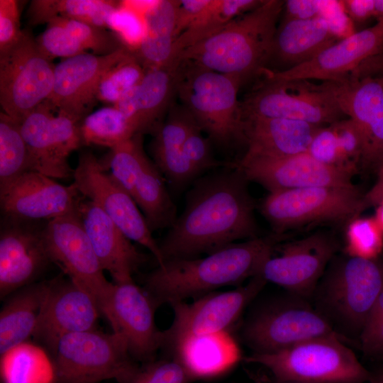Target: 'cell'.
I'll return each mask as SVG.
<instances>
[{
    "instance_id": "obj_1",
    "label": "cell",
    "mask_w": 383,
    "mask_h": 383,
    "mask_svg": "<svg viewBox=\"0 0 383 383\" xmlns=\"http://www.w3.org/2000/svg\"><path fill=\"white\" fill-rule=\"evenodd\" d=\"M248 182L232 162L195 180L184 211L159 243L164 262L199 257L260 237Z\"/></svg>"
},
{
    "instance_id": "obj_2",
    "label": "cell",
    "mask_w": 383,
    "mask_h": 383,
    "mask_svg": "<svg viewBox=\"0 0 383 383\" xmlns=\"http://www.w3.org/2000/svg\"><path fill=\"white\" fill-rule=\"evenodd\" d=\"M284 236L273 233L234 243L204 257L165 260L146 274L143 288L158 308L239 285L260 274Z\"/></svg>"
},
{
    "instance_id": "obj_3",
    "label": "cell",
    "mask_w": 383,
    "mask_h": 383,
    "mask_svg": "<svg viewBox=\"0 0 383 383\" xmlns=\"http://www.w3.org/2000/svg\"><path fill=\"white\" fill-rule=\"evenodd\" d=\"M284 1L263 0L216 33L182 51L177 59L243 82L261 74L270 60Z\"/></svg>"
},
{
    "instance_id": "obj_4",
    "label": "cell",
    "mask_w": 383,
    "mask_h": 383,
    "mask_svg": "<svg viewBox=\"0 0 383 383\" xmlns=\"http://www.w3.org/2000/svg\"><path fill=\"white\" fill-rule=\"evenodd\" d=\"M243 82L182 62L176 92L211 142L223 148L245 145L243 120L238 93Z\"/></svg>"
},
{
    "instance_id": "obj_5",
    "label": "cell",
    "mask_w": 383,
    "mask_h": 383,
    "mask_svg": "<svg viewBox=\"0 0 383 383\" xmlns=\"http://www.w3.org/2000/svg\"><path fill=\"white\" fill-rule=\"evenodd\" d=\"M247 363L267 369L276 383H365L370 372L345 340L333 337L304 341L272 353H252Z\"/></svg>"
},
{
    "instance_id": "obj_6",
    "label": "cell",
    "mask_w": 383,
    "mask_h": 383,
    "mask_svg": "<svg viewBox=\"0 0 383 383\" xmlns=\"http://www.w3.org/2000/svg\"><path fill=\"white\" fill-rule=\"evenodd\" d=\"M50 357L55 383H123L139 366L121 335L96 329L62 337Z\"/></svg>"
},
{
    "instance_id": "obj_7",
    "label": "cell",
    "mask_w": 383,
    "mask_h": 383,
    "mask_svg": "<svg viewBox=\"0 0 383 383\" xmlns=\"http://www.w3.org/2000/svg\"><path fill=\"white\" fill-rule=\"evenodd\" d=\"M368 207L353 187H313L270 193L260 204L273 233L320 223L348 225Z\"/></svg>"
},
{
    "instance_id": "obj_8",
    "label": "cell",
    "mask_w": 383,
    "mask_h": 383,
    "mask_svg": "<svg viewBox=\"0 0 383 383\" xmlns=\"http://www.w3.org/2000/svg\"><path fill=\"white\" fill-rule=\"evenodd\" d=\"M304 300L296 295L277 299L250 313L243 324L241 335L252 353H275L318 338L348 340L322 313Z\"/></svg>"
},
{
    "instance_id": "obj_9",
    "label": "cell",
    "mask_w": 383,
    "mask_h": 383,
    "mask_svg": "<svg viewBox=\"0 0 383 383\" xmlns=\"http://www.w3.org/2000/svg\"><path fill=\"white\" fill-rule=\"evenodd\" d=\"M243 119L275 118L325 126L344 119L332 82L265 79L240 102Z\"/></svg>"
},
{
    "instance_id": "obj_10",
    "label": "cell",
    "mask_w": 383,
    "mask_h": 383,
    "mask_svg": "<svg viewBox=\"0 0 383 383\" xmlns=\"http://www.w3.org/2000/svg\"><path fill=\"white\" fill-rule=\"evenodd\" d=\"M383 289V266L374 259L348 256L333 265L320 286L322 313L350 332L360 334Z\"/></svg>"
},
{
    "instance_id": "obj_11",
    "label": "cell",
    "mask_w": 383,
    "mask_h": 383,
    "mask_svg": "<svg viewBox=\"0 0 383 383\" xmlns=\"http://www.w3.org/2000/svg\"><path fill=\"white\" fill-rule=\"evenodd\" d=\"M55 67L40 50L30 31L0 53V104L3 111L21 122L48 99L52 91Z\"/></svg>"
},
{
    "instance_id": "obj_12",
    "label": "cell",
    "mask_w": 383,
    "mask_h": 383,
    "mask_svg": "<svg viewBox=\"0 0 383 383\" xmlns=\"http://www.w3.org/2000/svg\"><path fill=\"white\" fill-rule=\"evenodd\" d=\"M73 177L84 198L98 205L128 239L147 248L157 265L164 262L159 243L138 206L92 153L80 155Z\"/></svg>"
},
{
    "instance_id": "obj_13",
    "label": "cell",
    "mask_w": 383,
    "mask_h": 383,
    "mask_svg": "<svg viewBox=\"0 0 383 383\" xmlns=\"http://www.w3.org/2000/svg\"><path fill=\"white\" fill-rule=\"evenodd\" d=\"M43 235L51 262L91 294L102 313L113 283L104 276L78 211L48 221Z\"/></svg>"
},
{
    "instance_id": "obj_14",
    "label": "cell",
    "mask_w": 383,
    "mask_h": 383,
    "mask_svg": "<svg viewBox=\"0 0 383 383\" xmlns=\"http://www.w3.org/2000/svg\"><path fill=\"white\" fill-rule=\"evenodd\" d=\"M266 283L257 275L245 285L233 290L215 291L192 303L182 301L170 304L174 318L169 328L163 331L162 349L184 336L229 331Z\"/></svg>"
},
{
    "instance_id": "obj_15",
    "label": "cell",
    "mask_w": 383,
    "mask_h": 383,
    "mask_svg": "<svg viewBox=\"0 0 383 383\" xmlns=\"http://www.w3.org/2000/svg\"><path fill=\"white\" fill-rule=\"evenodd\" d=\"M157 306L143 287L133 280L114 283L101 314L113 332L122 336L129 353L136 362L155 360L164 344L163 331L155 322Z\"/></svg>"
},
{
    "instance_id": "obj_16",
    "label": "cell",
    "mask_w": 383,
    "mask_h": 383,
    "mask_svg": "<svg viewBox=\"0 0 383 383\" xmlns=\"http://www.w3.org/2000/svg\"><path fill=\"white\" fill-rule=\"evenodd\" d=\"M338 250L333 236L316 232L309 236L278 244L265 262L260 274L292 294L306 298L317 288L323 272Z\"/></svg>"
},
{
    "instance_id": "obj_17",
    "label": "cell",
    "mask_w": 383,
    "mask_h": 383,
    "mask_svg": "<svg viewBox=\"0 0 383 383\" xmlns=\"http://www.w3.org/2000/svg\"><path fill=\"white\" fill-rule=\"evenodd\" d=\"M383 52V21L344 37L310 61L284 71L263 72L270 81L293 79L340 82L365 62Z\"/></svg>"
},
{
    "instance_id": "obj_18",
    "label": "cell",
    "mask_w": 383,
    "mask_h": 383,
    "mask_svg": "<svg viewBox=\"0 0 383 383\" xmlns=\"http://www.w3.org/2000/svg\"><path fill=\"white\" fill-rule=\"evenodd\" d=\"M82 195L44 174L28 171L0 188L1 209L16 221L48 220L77 212Z\"/></svg>"
},
{
    "instance_id": "obj_19",
    "label": "cell",
    "mask_w": 383,
    "mask_h": 383,
    "mask_svg": "<svg viewBox=\"0 0 383 383\" xmlns=\"http://www.w3.org/2000/svg\"><path fill=\"white\" fill-rule=\"evenodd\" d=\"M132 52L123 46L109 55L84 52L65 58L55 67L52 91L48 100L57 111L82 121L97 100L96 90L104 74Z\"/></svg>"
},
{
    "instance_id": "obj_20",
    "label": "cell",
    "mask_w": 383,
    "mask_h": 383,
    "mask_svg": "<svg viewBox=\"0 0 383 383\" xmlns=\"http://www.w3.org/2000/svg\"><path fill=\"white\" fill-rule=\"evenodd\" d=\"M100 313L87 289L70 278L53 279L33 337L51 355L62 337L96 329Z\"/></svg>"
},
{
    "instance_id": "obj_21",
    "label": "cell",
    "mask_w": 383,
    "mask_h": 383,
    "mask_svg": "<svg viewBox=\"0 0 383 383\" xmlns=\"http://www.w3.org/2000/svg\"><path fill=\"white\" fill-rule=\"evenodd\" d=\"M233 165L243 171L249 182L260 184L270 193L313 187H355L353 173L322 164L308 152L237 161Z\"/></svg>"
},
{
    "instance_id": "obj_22",
    "label": "cell",
    "mask_w": 383,
    "mask_h": 383,
    "mask_svg": "<svg viewBox=\"0 0 383 383\" xmlns=\"http://www.w3.org/2000/svg\"><path fill=\"white\" fill-rule=\"evenodd\" d=\"M10 221L0 234L1 299L35 282L52 262L44 242L43 229L26 226L21 221Z\"/></svg>"
},
{
    "instance_id": "obj_23",
    "label": "cell",
    "mask_w": 383,
    "mask_h": 383,
    "mask_svg": "<svg viewBox=\"0 0 383 383\" xmlns=\"http://www.w3.org/2000/svg\"><path fill=\"white\" fill-rule=\"evenodd\" d=\"M77 211L103 270L114 283L133 280V274L148 260L147 256L91 200L83 196Z\"/></svg>"
},
{
    "instance_id": "obj_24",
    "label": "cell",
    "mask_w": 383,
    "mask_h": 383,
    "mask_svg": "<svg viewBox=\"0 0 383 383\" xmlns=\"http://www.w3.org/2000/svg\"><path fill=\"white\" fill-rule=\"evenodd\" d=\"M243 120L246 151L238 161L280 158L307 152L314 135L323 126L286 118H245Z\"/></svg>"
},
{
    "instance_id": "obj_25",
    "label": "cell",
    "mask_w": 383,
    "mask_h": 383,
    "mask_svg": "<svg viewBox=\"0 0 383 383\" xmlns=\"http://www.w3.org/2000/svg\"><path fill=\"white\" fill-rule=\"evenodd\" d=\"M164 349L184 367L194 381L221 376L243 359L229 331L184 336Z\"/></svg>"
},
{
    "instance_id": "obj_26",
    "label": "cell",
    "mask_w": 383,
    "mask_h": 383,
    "mask_svg": "<svg viewBox=\"0 0 383 383\" xmlns=\"http://www.w3.org/2000/svg\"><path fill=\"white\" fill-rule=\"evenodd\" d=\"M340 39L323 16L282 20L274 35L270 60L284 66L282 71L289 70L310 61Z\"/></svg>"
},
{
    "instance_id": "obj_27",
    "label": "cell",
    "mask_w": 383,
    "mask_h": 383,
    "mask_svg": "<svg viewBox=\"0 0 383 383\" xmlns=\"http://www.w3.org/2000/svg\"><path fill=\"white\" fill-rule=\"evenodd\" d=\"M50 280L33 282L11 294L0 312V355L33 335Z\"/></svg>"
},
{
    "instance_id": "obj_28",
    "label": "cell",
    "mask_w": 383,
    "mask_h": 383,
    "mask_svg": "<svg viewBox=\"0 0 383 383\" xmlns=\"http://www.w3.org/2000/svg\"><path fill=\"white\" fill-rule=\"evenodd\" d=\"M182 62L176 59L168 65L145 70L140 82L134 88L135 125L138 134L153 133L176 92L177 75Z\"/></svg>"
},
{
    "instance_id": "obj_29",
    "label": "cell",
    "mask_w": 383,
    "mask_h": 383,
    "mask_svg": "<svg viewBox=\"0 0 383 383\" xmlns=\"http://www.w3.org/2000/svg\"><path fill=\"white\" fill-rule=\"evenodd\" d=\"M179 0L155 1L144 13V33L134 52L145 70L168 65L173 48Z\"/></svg>"
},
{
    "instance_id": "obj_30",
    "label": "cell",
    "mask_w": 383,
    "mask_h": 383,
    "mask_svg": "<svg viewBox=\"0 0 383 383\" xmlns=\"http://www.w3.org/2000/svg\"><path fill=\"white\" fill-rule=\"evenodd\" d=\"M332 82L340 107L362 137L383 100V73L360 67L348 79Z\"/></svg>"
},
{
    "instance_id": "obj_31",
    "label": "cell",
    "mask_w": 383,
    "mask_h": 383,
    "mask_svg": "<svg viewBox=\"0 0 383 383\" xmlns=\"http://www.w3.org/2000/svg\"><path fill=\"white\" fill-rule=\"evenodd\" d=\"M55 109L47 99L31 111L19 125L30 153L33 171L53 179H63L73 176L74 170L62 165L54 153L51 121Z\"/></svg>"
},
{
    "instance_id": "obj_32",
    "label": "cell",
    "mask_w": 383,
    "mask_h": 383,
    "mask_svg": "<svg viewBox=\"0 0 383 383\" xmlns=\"http://www.w3.org/2000/svg\"><path fill=\"white\" fill-rule=\"evenodd\" d=\"M133 199L141 209L152 232L170 228L177 218L163 175L148 157L137 177Z\"/></svg>"
},
{
    "instance_id": "obj_33",
    "label": "cell",
    "mask_w": 383,
    "mask_h": 383,
    "mask_svg": "<svg viewBox=\"0 0 383 383\" xmlns=\"http://www.w3.org/2000/svg\"><path fill=\"white\" fill-rule=\"evenodd\" d=\"M120 4L107 0H33L27 11L28 21L36 26L62 16L106 28Z\"/></svg>"
},
{
    "instance_id": "obj_34",
    "label": "cell",
    "mask_w": 383,
    "mask_h": 383,
    "mask_svg": "<svg viewBox=\"0 0 383 383\" xmlns=\"http://www.w3.org/2000/svg\"><path fill=\"white\" fill-rule=\"evenodd\" d=\"M263 0H212L209 6L176 39L173 59L184 50L209 38Z\"/></svg>"
},
{
    "instance_id": "obj_35",
    "label": "cell",
    "mask_w": 383,
    "mask_h": 383,
    "mask_svg": "<svg viewBox=\"0 0 383 383\" xmlns=\"http://www.w3.org/2000/svg\"><path fill=\"white\" fill-rule=\"evenodd\" d=\"M1 375L3 383H55L51 357L28 341L1 355Z\"/></svg>"
},
{
    "instance_id": "obj_36",
    "label": "cell",
    "mask_w": 383,
    "mask_h": 383,
    "mask_svg": "<svg viewBox=\"0 0 383 383\" xmlns=\"http://www.w3.org/2000/svg\"><path fill=\"white\" fill-rule=\"evenodd\" d=\"M28 171H33V162L19 122L1 111L0 188Z\"/></svg>"
},
{
    "instance_id": "obj_37",
    "label": "cell",
    "mask_w": 383,
    "mask_h": 383,
    "mask_svg": "<svg viewBox=\"0 0 383 383\" xmlns=\"http://www.w3.org/2000/svg\"><path fill=\"white\" fill-rule=\"evenodd\" d=\"M80 133L83 145L111 149L135 135L127 119L113 105L84 117L80 123Z\"/></svg>"
},
{
    "instance_id": "obj_38",
    "label": "cell",
    "mask_w": 383,
    "mask_h": 383,
    "mask_svg": "<svg viewBox=\"0 0 383 383\" xmlns=\"http://www.w3.org/2000/svg\"><path fill=\"white\" fill-rule=\"evenodd\" d=\"M196 125L192 116L184 107L172 110L167 121L154 133L155 137L150 145L154 161L182 155L184 144Z\"/></svg>"
},
{
    "instance_id": "obj_39",
    "label": "cell",
    "mask_w": 383,
    "mask_h": 383,
    "mask_svg": "<svg viewBox=\"0 0 383 383\" xmlns=\"http://www.w3.org/2000/svg\"><path fill=\"white\" fill-rule=\"evenodd\" d=\"M147 157L143 148V135L135 134L111 149L103 167L133 197L137 177Z\"/></svg>"
},
{
    "instance_id": "obj_40",
    "label": "cell",
    "mask_w": 383,
    "mask_h": 383,
    "mask_svg": "<svg viewBox=\"0 0 383 383\" xmlns=\"http://www.w3.org/2000/svg\"><path fill=\"white\" fill-rule=\"evenodd\" d=\"M145 70L133 52L110 68L97 87L96 99L115 104L142 80Z\"/></svg>"
},
{
    "instance_id": "obj_41",
    "label": "cell",
    "mask_w": 383,
    "mask_h": 383,
    "mask_svg": "<svg viewBox=\"0 0 383 383\" xmlns=\"http://www.w3.org/2000/svg\"><path fill=\"white\" fill-rule=\"evenodd\" d=\"M383 248V231L374 217L352 220L346 227L345 250L348 256L374 259Z\"/></svg>"
},
{
    "instance_id": "obj_42",
    "label": "cell",
    "mask_w": 383,
    "mask_h": 383,
    "mask_svg": "<svg viewBox=\"0 0 383 383\" xmlns=\"http://www.w3.org/2000/svg\"><path fill=\"white\" fill-rule=\"evenodd\" d=\"M52 20L64 26L86 50H91L96 55H109L124 46L114 33L105 28L62 16Z\"/></svg>"
},
{
    "instance_id": "obj_43",
    "label": "cell",
    "mask_w": 383,
    "mask_h": 383,
    "mask_svg": "<svg viewBox=\"0 0 383 383\" xmlns=\"http://www.w3.org/2000/svg\"><path fill=\"white\" fill-rule=\"evenodd\" d=\"M194 379L174 357L143 363L123 383H191Z\"/></svg>"
},
{
    "instance_id": "obj_44",
    "label": "cell",
    "mask_w": 383,
    "mask_h": 383,
    "mask_svg": "<svg viewBox=\"0 0 383 383\" xmlns=\"http://www.w3.org/2000/svg\"><path fill=\"white\" fill-rule=\"evenodd\" d=\"M108 28L115 33L124 46L134 53L143 37V16L129 6L127 1H122L111 14Z\"/></svg>"
},
{
    "instance_id": "obj_45",
    "label": "cell",
    "mask_w": 383,
    "mask_h": 383,
    "mask_svg": "<svg viewBox=\"0 0 383 383\" xmlns=\"http://www.w3.org/2000/svg\"><path fill=\"white\" fill-rule=\"evenodd\" d=\"M35 40L41 52L50 60L58 57L69 58L86 52L66 28L54 20L47 23L45 30Z\"/></svg>"
},
{
    "instance_id": "obj_46",
    "label": "cell",
    "mask_w": 383,
    "mask_h": 383,
    "mask_svg": "<svg viewBox=\"0 0 383 383\" xmlns=\"http://www.w3.org/2000/svg\"><path fill=\"white\" fill-rule=\"evenodd\" d=\"M336 133L340 152L344 167L355 174L363 152L362 135L350 118H344L332 123Z\"/></svg>"
},
{
    "instance_id": "obj_47",
    "label": "cell",
    "mask_w": 383,
    "mask_h": 383,
    "mask_svg": "<svg viewBox=\"0 0 383 383\" xmlns=\"http://www.w3.org/2000/svg\"><path fill=\"white\" fill-rule=\"evenodd\" d=\"M202 131L196 125L188 135L183 152L199 176L204 172L217 167H226L231 162H221L212 154L211 140L202 135Z\"/></svg>"
},
{
    "instance_id": "obj_48",
    "label": "cell",
    "mask_w": 383,
    "mask_h": 383,
    "mask_svg": "<svg viewBox=\"0 0 383 383\" xmlns=\"http://www.w3.org/2000/svg\"><path fill=\"white\" fill-rule=\"evenodd\" d=\"M362 168L377 170L383 165V100L363 136Z\"/></svg>"
},
{
    "instance_id": "obj_49",
    "label": "cell",
    "mask_w": 383,
    "mask_h": 383,
    "mask_svg": "<svg viewBox=\"0 0 383 383\" xmlns=\"http://www.w3.org/2000/svg\"><path fill=\"white\" fill-rule=\"evenodd\" d=\"M362 351L383 360V289L372 306L360 334Z\"/></svg>"
},
{
    "instance_id": "obj_50",
    "label": "cell",
    "mask_w": 383,
    "mask_h": 383,
    "mask_svg": "<svg viewBox=\"0 0 383 383\" xmlns=\"http://www.w3.org/2000/svg\"><path fill=\"white\" fill-rule=\"evenodd\" d=\"M307 152L322 164L347 170L342 161L337 135L333 124L322 126L317 131Z\"/></svg>"
},
{
    "instance_id": "obj_51",
    "label": "cell",
    "mask_w": 383,
    "mask_h": 383,
    "mask_svg": "<svg viewBox=\"0 0 383 383\" xmlns=\"http://www.w3.org/2000/svg\"><path fill=\"white\" fill-rule=\"evenodd\" d=\"M22 33L17 1L0 0V53L15 45Z\"/></svg>"
},
{
    "instance_id": "obj_52",
    "label": "cell",
    "mask_w": 383,
    "mask_h": 383,
    "mask_svg": "<svg viewBox=\"0 0 383 383\" xmlns=\"http://www.w3.org/2000/svg\"><path fill=\"white\" fill-rule=\"evenodd\" d=\"M325 1L287 0L282 20H305L321 16Z\"/></svg>"
},
{
    "instance_id": "obj_53",
    "label": "cell",
    "mask_w": 383,
    "mask_h": 383,
    "mask_svg": "<svg viewBox=\"0 0 383 383\" xmlns=\"http://www.w3.org/2000/svg\"><path fill=\"white\" fill-rule=\"evenodd\" d=\"M212 0H179L176 24V38L211 4Z\"/></svg>"
},
{
    "instance_id": "obj_54",
    "label": "cell",
    "mask_w": 383,
    "mask_h": 383,
    "mask_svg": "<svg viewBox=\"0 0 383 383\" xmlns=\"http://www.w3.org/2000/svg\"><path fill=\"white\" fill-rule=\"evenodd\" d=\"M341 4L348 17L355 23L374 18V0H345Z\"/></svg>"
},
{
    "instance_id": "obj_55",
    "label": "cell",
    "mask_w": 383,
    "mask_h": 383,
    "mask_svg": "<svg viewBox=\"0 0 383 383\" xmlns=\"http://www.w3.org/2000/svg\"><path fill=\"white\" fill-rule=\"evenodd\" d=\"M367 64L371 70L383 73V52L368 60Z\"/></svg>"
},
{
    "instance_id": "obj_56",
    "label": "cell",
    "mask_w": 383,
    "mask_h": 383,
    "mask_svg": "<svg viewBox=\"0 0 383 383\" xmlns=\"http://www.w3.org/2000/svg\"><path fill=\"white\" fill-rule=\"evenodd\" d=\"M374 18L377 22L383 21V0H374Z\"/></svg>"
},
{
    "instance_id": "obj_57",
    "label": "cell",
    "mask_w": 383,
    "mask_h": 383,
    "mask_svg": "<svg viewBox=\"0 0 383 383\" xmlns=\"http://www.w3.org/2000/svg\"><path fill=\"white\" fill-rule=\"evenodd\" d=\"M374 218L383 231V198L377 205Z\"/></svg>"
},
{
    "instance_id": "obj_58",
    "label": "cell",
    "mask_w": 383,
    "mask_h": 383,
    "mask_svg": "<svg viewBox=\"0 0 383 383\" xmlns=\"http://www.w3.org/2000/svg\"><path fill=\"white\" fill-rule=\"evenodd\" d=\"M369 383H383V370L370 372Z\"/></svg>"
},
{
    "instance_id": "obj_59",
    "label": "cell",
    "mask_w": 383,
    "mask_h": 383,
    "mask_svg": "<svg viewBox=\"0 0 383 383\" xmlns=\"http://www.w3.org/2000/svg\"><path fill=\"white\" fill-rule=\"evenodd\" d=\"M284 383H310V382H284Z\"/></svg>"
}]
</instances>
